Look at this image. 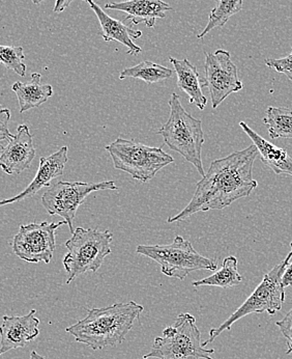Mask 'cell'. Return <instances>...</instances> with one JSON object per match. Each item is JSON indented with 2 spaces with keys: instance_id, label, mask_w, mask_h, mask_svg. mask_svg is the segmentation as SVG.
Here are the masks:
<instances>
[{
  "instance_id": "1",
  "label": "cell",
  "mask_w": 292,
  "mask_h": 359,
  "mask_svg": "<svg viewBox=\"0 0 292 359\" xmlns=\"http://www.w3.org/2000/svg\"><path fill=\"white\" fill-rule=\"evenodd\" d=\"M254 144L242 151L215 160L202 180L189 205L167 222H183L199 212L223 210L241 198H248L258 183L253 178V166L258 155Z\"/></svg>"
},
{
  "instance_id": "2",
  "label": "cell",
  "mask_w": 292,
  "mask_h": 359,
  "mask_svg": "<svg viewBox=\"0 0 292 359\" xmlns=\"http://www.w3.org/2000/svg\"><path fill=\"white\" fill-rule=\"evenodd\" d=\"M144 308L135 302L90 309L84 319L67 328L77 343L92 350L118 347L125 341Z\"/></svg>"
},
{
  "instance_id": "3",
  "label": "cell",
  "mask_w": 292,
  "mask_h": 359,
  "mask_svg": "<svg viewBox=\"0 0 292 359\" xmlns=\"http://www.w3.org/2000/svg\"><path fill=\"white\" fill-rule=\"evenodd\" d=\"M169 106V118L158 130L157 134L163 136L164 142L170 150L183 156L196 168L200 176L204 177L201 156L205 142L202 122L186 111L179 95L175 93L171 95Z\"/></svg>"
},
{
  "instance_id": "4",
  "label": "cell",
  "mask_w": 292,
  "mask_h": 359,
  "mask_svg": "<svg viewBox=\"0 0 292 359\" xmlns=\"http://www.w3.org/2000/svg\"><path fill=\"white\" fill-rule=\"evenodd\" d=\"M214 349H205L196 319L189 313L177 316L173 326L155 337L151 351L144 359H213Z\"/></svg>"
},
{
  "instance_id": "5",
  "label": "cell",
  "mask_w": 292,
  "mask_h": 359,
  "mask_svg": "<svg viewBox=\"0 0 292 359\" xmlns=\"http://www.w3.org/2000/svg\"><path fill=\"white\" fill-rule=\"evenodd\" d=\"M113 233L97 229L78 228L66 242L68 254L64 257L67 283H72L86 272H97L106 257L111 255Z\"/></svg>"
},
{
  "instance_id": "6",
  "label": "cell",
  "mask_w": 292,
  "mask_h": 359,
  "mask_svg": "<svg viewBox=\"0 0 292 359\" xmlns=\"http://www.w3.org/2000/svg\"><path fill=\"white\" fill-rule=\"evenodd\" d=\"M292 257L291 250L286 257L278 265L274 266L268 273L263 276V282L254 290L250 297L242 304L241 308L237 309L222 325L218 328H211L209 332V339L203 341V346L213 343L216 339L225 330H230L231 326L235 322L239 321L242 318L251 313H267L274 315L282 309L285 302V289L281 283L283 273L288 266Z\"/></svg>"
},
{
  "instance_id": "7",
  "label": "cell",
  "mask_w": 292,
  "mask_h": 359,
  "mask_svg": "<svg viewBox=\"0 0 292 359\" xmlns=\"http://www.w3.org/2000/svg\"><path fill=\"white\" fill-rule=\"evenodd\" d=\"M105 149L111 156L116 170L127 172L142 183L155 178L162 168L174 161L172 156L162 148H153L122 137H118Z\"/></svg>"
},
{
  "instance_id": "8",
  "label": "cell",
  "mask_w": 292,
  "mask_h": 359,
  "mask_svg": "<svg viewBox=\"0 0 292 359\" xmlns=\"http://www.w3.org/2000/svg\"><path fill=\"white\" fill-rule=\"evenodd\" d=\"M136 252L153 259L161 266L162 273L169 278L183 280L188 274L199 270L216 271L215 259L203 257L195 250L189 240L176 236L167 245H138Z\"/></svg>"
},
{
  "instance_id": "9",
  "label": "cell",
  "mask_w": 292,
  "mask_h": 359,
  "mask_svg": "<svg viewBox=\"0 0 292 359\" xmlns=\"http://www.w3.org/2000/svg\"><path fill=\"white\" fill-rule=\"evenodd\" d=\"M116 182L101 183L60 181L51 185L43 194L42 204L50 215L60 216L74 233V219L80 205L85 202L92 192L102 190H118Z\"/></svg>"
},
{
  "instance_id": "10",
  "label": "cell",
  "mask_w": 292,
  "mask_h": 359,
  "mask_svg": "<svg viewBox=\"0 0 292 359\" xmlns=\"http://www.w3.org/2000/svg\"><path fill=\"white\" fill-rule=\"evenodd\" d=\"M67 222L22 224L12 241V250L27 263L49 264L56 248L55 231Z\"/></svg>"
},
{
  "instance_id": "11",
  "label": "cell",
  "mask_w": 292,
  "mask_h": 359,
  "mask_svg": "<svg viewBox=\"0 0 292 359\" xmlns=\"http://www.w3.org/2000/svg\"><path fill=\"white\" fill-rule=\"evenodd\" d=\"M204 67L205 81L211 95L213 109L219 107L231 94L243 90L239 71L228 51L220 49L214 53H205Z\"/></svg>"
},
{
  "instance_id": "12",
  "label": "cell",
  "mask_w": 292,
  "mask_h": 359,
  "mask_svg": "<svg viewBox=\"0 0 292 359\" xmlns=\"http://www.w3.org/2000/svg\"><path fill=\"white\" fill-rule=\"evenodd\" d=\"M36 309L21 317L4 316L0 325V356L11 350L25 347L40 334V320L36 317Z\"/></svg>"
},
{
  "instance_id": "13",
  "label": "cell",
  "mask_w": 292,
  "mask_h": 359,
  "mask_svg": "<svg viewBox=\"0 0 292 359\" xmlns=\"http://www.w3.org/2000/svg\"><path fill=\"white\" fill-rule=\"evenodd\" d=\"M34 137L27 125H20L17 134L0 153V168L8 175H19L28 170L36 157Z\"/></svg>"
},
{
  "instance_id": "14",
  "label": "cell",
  "mask_w": 292,
  "mask_h": 359,
  "mask_svg": "<svg viewBox=\"0 0 292 359\" xmlns=\"http://www.w3.org/2000/svg\"><path fill=\"white\" fill-rule=\"evenodd\" d=\"M68 160V147H62L57 152L50 155L49 157L41 158L38 172L32 183L18 196H13L8 200L0 201V207L27 200L38 194L43 188L50 187L52 180L64 175V166Z\"/></svg>"
},
{
  "instance_id": "15",
  "label": "cell",
  "mask_w": 292,
  "mask_h": 359,
  "mask_svg": "<svg viewBox=\"0 0 292 359\" xmlns=\"http://www.w3.org/2000/svg\"><path fill=\"white\" fill-rule=\"evenodd\" d=\"M108 10L122 11L127 14L125 20H131L133 25H144L153 27L157 19L165 18L166 13L172 11L169 4L162 0H127L118 4H106Z\"/></svg>"
},
{
  "instance_id": "16",
  "label": "cell",
  "mask_w": 292,
  "mask_h": 359,
  "mask_svg": "<svg viewBox=\"0 0 292 359\" xmlns=\"http://www.w3.org/2000/svg\"><path fill=\"white\" fill-rule=\"evenodd\" d=\"M88 4L99 19L105 42L116 41L120 43L129 49L127 53L130 55H135L142 51V49L134 43V40H137L142 36L141 30L133 29L130 26L123 25L120 21L111 18L92 0H88Z\"/></svg>"
},
{
  "instance_id": "17",
  "label": "cell",
  "mask_w": 292,
  "mask_h": 359,
  "mask_svg": "<svg viewBox=\"0 0 292 359\" xmlns=\"http://www.w3.org/2000/svg\"><path fill=\"white\" fill-rule=\"evenodd\" d=\"M171 64L174 67L177 75V86L189 97L191 104H195L199 109L207 107V99L203 95L202 88H207L205 78H201L196 67L192 65L187 58L176 60L170 57Z\"/></svg>"
},
{
  "instance_id": "18",
  "label": "cell",
  "mask_w": 292,
  "mask_h": 359,
  "mask_svg": "<svg viewBox=\"0 0 292 359\" xmlns=\"http://www.w3.org/2000/svg\"><path fill=\"white\" fill-rule=\"evenodd\" d=\"M239 126L244 133L251 138L253 144L256 147L260 155L261 161L268 166L276 175H287L292 177V158L284 149L279 148L274 144L261 137L258 133L250 128L244 122L239 123Z\"/></svg>"
},
{
  "instance_id": "19",
  "label": "cell",
  "mask_w": 292,
  "mask_h": 359,
  "mask_svg": "<svg viewBox=\"0 0 292 359\" xmlns=\"http://www.w3.org/2000/svg\"><path fill=\"white\" fill-rule=\"evenodd\" d=\"M41 79L42 75L34 73L26 83L18 81L13 84L12 90L18 98L21 114L32 108L40 107L53 95V88L49 84L41 83Z\"/></svg>"
},
{
  "instance_id": "20",
  "label": "cell",
  "mask_w": 292,
  "mask_h": 359,
  "mask_svg": "<svg viewBox=\"0 0 292 359\" xmlns=\"http://www.w3.org/2000/svg\"><path fill=\"white\" fill-rule=\"evenodd\" d=\"M243 276L239 273L237 270V259L235 257L230 256L225 257L223 261L222 268L219 271L214 273L209 278H203V280H197L192 285L195 287H232L235 285H239L243 282Z\"/></svg>"
},
{
  "instance_id": "21",
  "label": "cell",
  "mask_w": 292,
  "mask_h": 359,
  "mask_svg": "<svg viewBox=\"0 0 292 359\" xmlns=\"http://www.w3.org/2000/svg\"><path fill=\"white\" fill-rule=\"evenodd\" d=\"M173 72L170 69L161 65L155 64L153 62H141L131 68L125 69L120 75V79L134 78V79L142 80L146 83H158V82L167 80L172 77Z\"/></svg>"
},
{
  "instance_id": "22",
  "label": "cell",
  "mask_w": 292,
  "mask_h": 359,
  "mask_svg": "<svg viewBox=\"0 0 292 359\" xmlns=\"http://www.w3.org/2000/svg\"><path fill=\"white\" fill-rule=\"evenodd\" d=\"M263 123L270 138H292V110L286 107H268Z\"/></svg>"
},
{
  "instance_id": "23",
  "label": "cell",
  "mask_w": 292,
  "mask_h": 359,
  "mask_svg": "<svg viewBox=\"0 0 292 359\" xmlns=\"http://www.w3.org/2000/svg\"><path fill=\"white\" fill-rule=\"evenodd\" d=\"M244 0H218L215 8L209 17V22L204 30L197 36L198 39L204 38L209 32L215 28L223 27L227 21L243 10Z\"/></svg>"
},
{
  "instance_id": "24",
  "label": "cell",
  "mask_w": 292,
  "mask_h": 359,
  "mask_svg": "<svg viewBox=\"0 0 292 359\" xmlns=\"http://www.w3.org/2000/svg\"><path fill=\"white\" fill-rule=\"evenodd\" d=\"M25 54L22 47L0 45V64L8 70L16 73L19 76H25Z\"/></svg>"
},
{
  "instance_id": "25",
  "label": "cell",
  "mask_w": 292,
  "mask_h": 359,
  "mask_svg": "<svg viewBox=\"0 0 292 359\" xmlns=\"http://www.w3.org/2000/svg\"><path fill=\"white\" fill-rule=\"evenodd\" d=\"M265 65L270 68L274 69L278 73L284 74L285 76L288 78L292 81V49L291 53L285 57L278 58H267L265 60Z\"/></svg>"
},
{
  "instance_id": "26",
  "label": "cell",
  "mask_w": 292,
  "mask_h": 359,
  "mask_svg": "<svg viewBox=\"0 0 292 359\" xmlns=\"http://www.w3.org/2000/svg\"><path fill=\"white\" fill-rule=\"evenodd\" d=\"M276 325L280 328L281 332L287 341L286 354L292 353V308L289 313L281 321L276 322Z\"/></svg>"
},
{
  "instance_id": "27",
  "label": "cell",
  "mask_w": 292,
  "mask_h": 359,
  "mask_svg": "<svg viewBox=\"0 0 292 359\" xmlns=\"http://www.w3.org/2000/svg\"><path fill=\"white\" fill-rule=\"evenodd\" d=\"M11 120V110L8 108L0 109V144L2 142H10L14 135L8 130V122Z\"/></svg>"
},
{
  "instance_id": "28",
  "label": "cell",
  "mask_w": 292,
  "mask_h": 359,
  "mask_svg": "<svg viewBox=\"0 0 292 359\" xmlns=\"http://www.w3.org/2000/svg\"><path fill=\"white\" fill-rule=\"evenodd\" d=\"M281 283H282V287L284 289L286 287H289V285H292V263L288 264L286 269H285L282 278H281Z\"/></svg>"
},
{
  "instance_id": "29",
  "label": "cell",
  "mask_w": 292,
  "mask_h": 359,
  "mask_svg": "<svg viewBox=\"0 0 292 359\" xmlns=\"http://www.w3.org/2000/svg\"><path fill=\"white\" fill-rule=\"evenodd\" d=\"M74 0H56L55 6H54V13H62L72 4Z\"/></svg>"
},
{
  "instance_id": "30",
  "label": "cell",
  "mask_w": 292,
  "mask_h": 359,
  "mask_svg": "<svg viewBox=\"0 0 292 359\" xmlns=\"http://www.w3.org/2000/svg\"><path fill=\"white\" fill-rule=\"evenodd\" d=\"M30 359H46V358H43V356L40 355V354H39L38 352L32 351V353H30Z\"/></svg>"
},
{
  "instance_id": "31",
  "label": "cell",
  "mask_w": 292,
  "mask_h": 359,
  "mask_svg": "<svg viewBox=\"0 0 292 359\" xmlns=\"http://www.w3.org/2000/svg\"><path fill=\"white\" fill-rule=\"evenodd\" d=\"M32 2H34V4H42L43 1H45V0H32Z\"/></svg>"
},
{
  "instance_id": "32",
  "label": "cell",
  "mask_w": 292,
  "mask_h": 359,
  "mask_svg": "<svg viewBox=\"0 0 292 359\" xmlns=\"http://www.w3.org/2000/svg\"><path fill=\"white\" fill-rule=\"evenodd\" d=\"M84 1H88V0H84Z\"/></svg>"
},
{
  "instance_id": "33",
  "label": "cell",
  "mask_w": 292,
  "mask_h": 359,
  "mask_svg": "<svg viewBox=\"0 0 292 359\" xmlns=\"http://www.w3.org/2000/svg\"><path fill=\"white\" fill-rule=\"evenodd\" d=\"M125 1H127V0H125Z\"/></svg>"
}]
</instances>
